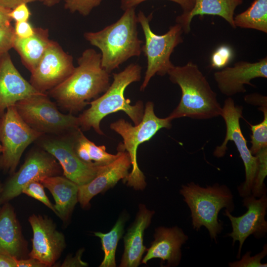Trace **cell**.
I'll use <instances>...</instances> for the list:
<instances>
[{"instance_id":"cell-1","label":"cell","mask_w":267,"mask_h":267,"mask_svg":"<svg viewBox=\"0 0 267 267\" xmlns=\"http://www.w3.org/2000/svg\"><path fill=\"white\" fill-rule=\"evenodd\" d=\"M77 62L72 74L47 92L63 110L72 114L82 111L90 100L105 92L110 85V74L101 66L100 53L86 49Z\"/></svg>"},{"instance_id":"cell-2","label":"cell","mask_w":267,"mask_h":267,"mask_svg":"<svg viewBox=\"0 0 267 267\" xmlns=\"http://www.w3.org/2000/svg\"><path fill=\"white\" fill-rule=\"evenodd\" d=\"M167 74L181 91L178 104L168 116L170 119L188 117L205 120L221 116L222 107L217 93L196 64L189 61L183 66L174 65Z\"/></svg>"},{"instance_id":"cell-3","label":"cell","mask_w":267,"mask_h":267,"mask_svg":"<svg viewBox=\"0 0 267 267\" xmlns=\"http://www.w3.org/2000/svg\"><path fill=\"white\" fill-rule=\"evenodd\" d=\"M141 67L138 64L132 63L123 71L113 74V81L107 90L99 97L90 102V107L78 117L79 127L82 131L91 128L100 135H104L100 128L101 120L107 115L122 111L134 122V125L141 121L144 107L141 100L134 105L124 96L125 91L131 84L139 82L141 79Z\"/></svg>"},{"instance_id":"cell-4","label":"cell","mask_w":267,"mask_h":267,"mask_svg":"<svg viewBox=\"0 0 267 267\" xmlns=\"http://www.w3.org/2000/svg\"><path fill=\"white\" fill-rule=\"evenodd\" d=\"M135 8L126 9L117 21L103 29L84 34L88 42L100 50L101 66L109 74L129 58L139 56L142 51Z\"/></svg>"},{"instance_id":"cell-5","label":"cell","mask_w":267,"mask_h":267,"mask_svg":"<svg viewBox=\"0 0 267 267\" xmlns=\"http://www.w3.org/2000/svg\"><path fill=\"white\" fill-rule=\"evenodd\" d=\"M179 192L190 210L193 229L198 231L205 227L211 238L217 242V236L223 229L218 220L219 212L225 208L231 213L234 209L230 189L218 183L204 187L191 182L182 185Z\"/></svg>"},{"instance_id":"cell-6","label":"cell","mask_w":267,"mask_h":267,"mask_svg":"<svg viewBox=\"0 0 267 267\" xmlns=\"http://www.w3.org/2000/svg\"><path fill=\"white\" fill-rule=\"evenodd\" d=\"M171 122L168 117L165 118L157 117L154 112L153 102L148 101L144 109L142 119L137 125L133 126L124 119H120L110 124V129L123 138V143L119 146L126 150L130 156L132 169L123 180L128 186L136 190H142L145 188V177L140 170L137 161L138 147L149 140L161 129H171Z\"/></svg>"},{"instance_id":"cell-7","label":"cell","mask_w":267,"mask_h":267,"mask_svg":"<svg viewBox=\"0 0 267 267\" xmlns=\"http://www.w3.org/2000/svg\"><path fill=\"white\" fill-rule=\"evenodd\" d=\"M137 15V22L142 28L145 38V44L141 51L146 57L147 66L140 90L143 91L151 79L155 75L164 76L174 65L170 60L174 49L183 42L181 26L176 23L170 27L165 34L159 35L151 29L150 21L152 18L150 14L146 16L142 11Z\"/></svg>"},{"instance_id":"cell-8","label":"cell","mask_w":267,"mask_h":267,"mask_svg":"<svg viewBox=\"0 0 267 267\" xmlns=\"http://www.w3.org/2000/svg\"><path fill=\"white\" fill-rule=\"evenodd\" d=\"M14 106L24 122L43 135H61L80 128L78 117L61 113L46 93L19 100Z\"/></svg>"},{"instance_id":"cell-9","label":"cell","mask_w":267,"mask_h":267,"mask_svg":"<svg viewBox=\"0 0 267 267\" xmlns=\"http://www.w3.org/2000/svg\"><path fill=\"white\" fill-rule=\"evenodd\" d=\"M44 135L27 124L15 106L7 108L0 117V170L12 174L27 147Z\"/></svg>"},{"instance_id":"cell-10","label":"cell","mask_w":267,"mask_h":267,"mask_svg":"<svg viewBox=\"0 0 267 267\" xmlns=\"http://www.w3.org/2000/svg\"><path fill=\"white\" fill-rule=\"evenodd\" d=\"M243 107L236 105L232 98L228 97L224 102L221 116L226 126V134L223 142L215 148L213 155L217 158L224 156L227 149L228 141H232L239 153L243 162L245 171V180L237 187L239 195L244 197L251 194V189L259 166L257 157L253 155L247 146L240 125L242 118Z\"/></svg>"},{"instance_id":"cell-11","label":"cell","mask_w":267,"mask_h":267,"mask_svg":"<svg viewBox=\"0 0 267 267\" xmlns=\"http://www.w3.org/2000/svg\"><path fill=\"white\" fill-rule=\"evenodd\" d=\"M78 129L61 135L47 137H44L43 135L40 137L39 145L58 162L64 177L78 185H82L93 179L102 166L87 164L77 155L74 148V140Z\"/></svg>"},{"instance_id":"cell-12","label":"cell","mask_w":267,"mask_h":267,"mask_svg":"<svg viewBox=\"0 0 267 267\" xmlns=\"http://www.w3.org/2000/svg\"><path fill=\"white\" fill-rule=\"evenodd\" d=\"M60 164L50 154L42 149L32 150L19 170L3 184L1 195L2 203L18 196L29 183L57 176Z\"/></svg>"},{"instance_id":"cell-13","label":"cell","mask_w":267,"mask_h":267,"mask_svg":"<svg viewBox=\"0 0 267 267\" xmlns=\"http://www.w3.org/2000/svg\"><path fill=\"white\" fill-rule=\"evenodd\" d=\"M75 67L72 55L56 42L51 40L39 62L31 72L30 83L39 92L46 93L67 79Z\"/></svg>"},{"instance_id":"cell-14","label":"cell","mask_w":267,"mask_h":267,"mask_svg":"<svg viewBox=\"0 0 267 267\" xmlns=\"http://www.w3.org/2000/svg\"><path fill=\"white\" fill-rule=\"evenodd\" d=\"M243 198V205L247 209L245 213L235 217L227 209L224 210V213L231 222L232 230L228 236L232 238V245L236 241L239 242L237 259L240 258L243 244L248 236L253 235L260 239L264 237L267 232V222L265 219L267 210L266 194L259 198L252 194Z\"/></svg>"},{"instance_id":"cell-15","label":"cell","mask_w":267,"mask_h":267,"mask_svg":"<svg viewBox=\"0 0 267 267\" xmlns=\"http://www.w3.org/2000/svg\"><path fill=\"white\" fill-rule=\"evenodd\" d=\"M29 222L33 235L29 256L38 260L46 267L53 265L66 247L64 235L46 217L33 214Z\"/></svg>"},{"instance_id":"cell-16","label":"cell","mask_w":267,"mask_h":267,"mask_svg":"<svg viewBox=\"0 0 267 267\" xmlns=\"http://www.w3.org/2000/svg\"><path fill=\"white\" fill-rule=\"evenodd\" d=\"M214 78L220 92L231 96L246 91L245 85L256 86L251 81L258 78H267V57L255 62L239 61L233 67H225L214 74Z\"/></svg>"},{"instance_id":"cell-17","label":"cell","mask_w":267,"mask_h":267,"mask_svg":"<svg viewBox=\"0 0 267 267\" xmlns=\"http://www.w3.org/2000/svg\"><path fill=\"white\" fill-rule=\"evenodd\" d=\"M119 156L110 164L102 166L96 177L89 182L79 185L78 200L83 208L89 205L90 200L97 194L113 187L128 176L132 166L130 156L119 146Z\"/></svg>"},{"instance_id":"cell-18","label":"cell","mask_w":267,"mask_h":267,"mask_svg":"<svg viewBox=\"0 0 267 267\" xmlns=\"http://www.w3.org/2000/svg\"><path fill=\"white\" fill-rule=\"evenodd\" d=\"M40 93L20 74L9 52L0 56V117L19 100Z\"/></svg>"},{"instance_id":"cell-19","label":"cell","mask_w":267,"mask_h":267,"mask_svg":"<svg viewBox=\"0 0 267 267\" xmlns=\"http://www.w3.org/2000/svg\"><path fill=\"white\" fill-rule=\"evenodd\" d=\"M154 237L141 263L146 264L152 259L159 258L167 262V267L178 266L181 260V248L188 240V236L177 226H159L155 229Z\"/></svg>"},{"instance_id":"cell-20","label":"cell","mask_w":267,"mask_h":267,"mask_svg":"<svg viewBox=\"0 0 267 267\" xmlns=\"http://www.w3.org/2000/svg\"><path fill=\"white\" fill-rule=\"evenodd\" d=\"M154 211L140 204L135 219L124 237V251L119 267H137L146 251L143 244L145 230L150 225Z\"/></svg>"},{"instance_id":"cell-21","label":"cell","mask_w":267,"mask_h":267,"mask_svg":"<svg viewBox=\"0 0 267 267\" xmlns=\"http://www.w3.org/2000/svg\"><path fill=\"white\" fill-rule=\"evenodd\" d=\"M26 247L13 208L6 202L0 211V254L21 259Z\"/></svg>"},{"instance_id":"cell-22","label":"cell","mask_w":267,"mask_h":267,"mask_svg":"<svg viewBox=\"0 0 267 267\" xmlns=\"http://www.w3.org/2000/svg\"><path fill=\"white\" fill-rule=\"evenodd\" d=\"M243 2V0H195L193 7L190 11L182 12L176 17V23L181 26L183 33L187 34L191 30V21L195 16L212 15L222 18L235 29L234 12Z\"/></svg>"},{"instance_id":"cell-23","label":"cell","mask_w":267,"mask_h":267,"mask_svg":"<svg viewBox=\"0 0 267 267\" xmlns=\"http://www.w3.org/2000/svg\"><path fill=\"white\" fill-rule=\"evenodd\" d=\"M40 182L52 195L56 214L64 221H67L78 202L79 185L65 177L59 176L45 178Z\"/></svg>"},{"instance_id":"cell-24","label":"cell","mask_w":267,"mask_h":267,"mask_svg":"<svg viewBox=\"0 0 267 267\" xmlns=\"http://www.w3.org/2000/svg\"><path fill=\"white\" fill-rule=\"evenodd\" d=\"M51 40L47 29L35 28L34 34L27 38L15 36L13 48L20 56L22 62L31 72L43 56Z\"/></svg>"},{"instance_id":"cell-25","label":"cell","mask_w":267,"mask_h":267,"mask_svg":"<svg viewBox=\"0 0 267 267\" xmlns=\"http://www.w3.org/2000/svg\"><path fill=\"white\" fill-rule=\"evenodd\" d=\"M74 148L78 157L84 162L96 166L108 165L120 155L118 150L116 154L107 152L104 145H97L83 134L79 128L75 132Z\"/></svg>"},{"instance_id":"cell-26","label":"cell","mask_w":267,"mask_h":267,"mask_svg":"<svg viewBox=\"0 0 267 267\" xmlns=\"http://www.w3.org/2000/svg\"><path fill=\"white\" fill-rule=\"evenodd\" d=\"M236 27L267 33V0H254L243 12L234 16Z\"/></svg>"},{"instance_id":"cell-27","label":"cell","mask_w":267,"mask_h":267,"mask_svg":"<svg viewBox=\"0 0 267 267\" xmlns=\"http://www.w3.org/2000/svg\"><path fill=\"white\" fill-rule=\"evenodd\" d=\"M126 217L121 216L110 231L107 233L94 232L95 236L100 239L104 259L100 267H115V254L119 240L124 232Z\"/></svg>"},{"instance_id":"cell-28","label":"cell","mask_w":267,"mask_h":267,"mask_svg":"<svg viewBox=\"0 0 267 267\" xmlns=\"http://www.w3.org/2000/svg\"><path fill=\"white\" fill-rule=\"evenodd\" d=\"M257 106H259L258 109L263 112L264 119L258 124H249L252 132L250 150L254 156L262 150L267 148V98L261 100Z\"/></svg>"},{"instance_id":"cell-29","label":"cell","mask_w":267,"mask_h":267,"mask_svg":"<svg viewBox=\"0 0 267 267\" xmlns=\"http://www.w3.org/2000/svg\"><path fill=\"white\" fill-rule=\"evenodd\" d=\"M255 156L259 160L258 169L251 189V194L259 198L267 193L264 180L267 175V148L259 152Z\"/></svg>"},{"instance_id":"cell-30","label":"cell","mask_w":267,"mask_h":267,"mask_svg":"<svg viewBox=\"0 0 267 267\" xmlns=\"http://www.w3.org/2000/svg\"><path fill=\"white\" fill-rule=\"evenodd\" d=\"M102 0H64V7L72 13L78 12L86 16L99 5Z\"/></svg>"},{"instance_id":"cell-31","label":"cell","mask_w":267,"mask_h":267,"mask_svg":"<svg viewBox=\"0 0 267 267\" xmlns=\"http://www.w3.org/2000/svg\"><path fill=\"white\" fill-rule=\"evenodd\" d=\"M267 254V245L265 244L263 250L253 257H251V252H247L239 261L230 262V267H267V263H262L261 260Z\"/></svg>"},{"instance_id":"cell-32","label":"cell","mask_w":267,"mask_h":267,"mask_svg":"<svg viewBox=\"0 0 267 267\" xmlns=\"http://www.w3.org/2000/svg\"><path fill=\"white\" fill-rule=\"evenodd\" d=\"M22 193L40 201L56 214L54 206L48 199L44 190V186L40 181L29 183L23 189Z\"/></svg>"},{"instance_id":"cell-33","label":"cell","mask_w":267,"mask_h":267,"mask_svg":"<svg viewBox=\"0 0 267 267\" xmlns=\"http://www.w3.org/2000/svg\"><path fill=\"white\" fill-rule=\"evenodd\" d=\"M233 52L231 48L227 45H222L213 53L211 58V66L213 68L221 69L224 68L233 58Z\"/></svg>"},{"instance_id":"cell-34","label":"cell","mask_w":267,"mask_h":267,"mask_svg":"<svg viewBox=\"0 0 267 267\" xmlns=\"http://www.w3.org/2000/svg\"><path fill=\"white\" fill-rule=\"evenodd\" d=\"M15 36L14 27L11 24L0 26V56L13 48Z\"/></svg>"},{"instance_id":"cell-35","label":"cell","mask_w":267,"mask_h":267,"mask_svg":"<svg viewBox=\"0 0 267 267\" xmlns=\"http://www.w3.org/2000/svg\"><path fill=\"white\" fill-rule=\"evenodd\" d=\"M148 0H121V7L125 10L131 7L135 6L140 3ZM177 3L181 7L182 12L190 11L193 7L195 0H167Z\"/></svg>"},{"instance_id":"cell-36","label":"cell","mask_w":267,"mask_h":267,"mask_svg":"<svg viewBox=\"0 0 267 267\" xmlns=\"http://www.w3.org/2000/svg\"><path fill=\"white\" fill-rule=\"evenodd\" d=\"M31 13L27 4L22 3L11 9L9 13L10 18L15 22L28 21Z\"/></svg>"},{"instance_id":"cell-37","label":"cell","mask_w":267,"mask_h":267,"mask_svg":"<svg viewBox=\"0 0 267 267\" xmlns=\"http://www.w3.org/2000/svg\"><path fill=\"white\" fill-rule=\"evenodd\" d=\"M14 30L15 36L19 38L30 37L35 32V28L28 21L15 22Z\"/></svg>"},{"instance_id":"cell-38","label":"cell","mask_w":267,"mask_h":267,"mask_svg":"<svg viewBox=\"0 0 267 267\" xmlns=\"http://www.w3.org/2000/svg\"><path fill=\"white\" fill-rule=\"evenodd\" d=\"M84 249H80L74 257L67 256L61 267H87L88 264L81 260Z\"/></svg>"},{"instance_id":"cell-39","label":"cell","mask_w":267,"mask_h":267,"mask_svg":"<svg viewBox=\"0 0 267 267\" xmlns=\"http://www.w3.org/2000/svg\"><path fill=\"white\" fill-rule=\"evenodd\" d=\"M44 264L38 260L30 257L29 259H21L17 260V267H44Z\"/></svg>"},{"instance_id":"cell-40","label":"cell","mask_w":267,"mask_h":267,"mask_svg":"<svg viewBox=\"0 0 267 267\" xmlns=\"http://www.w3.org/2000/svg\"><path fill=\"white\" fill-rule=\"evenodd\" d=\"M36 1L43 2L44 0H0V5L9 9H12L21 4H27Z\"/></svg>"},{"instance_id":"cell-41","label":"cell","mask_w":267,"mask_h":267,"mask_svg":"<svg viewBox=\"0 0 267 267\" xmlns=\"http://www.w3.org/2000/svg\"><path fill=\"white\" fill-rule=\"evenodd\" d=\"M16 258L4 254H0V267H17Z\"/></svg>"},{"instance_id":"cell-42","label":"cell","mask_w":267,"mask_h":267,"mask_svg":"<svg viewBox=\"0 0 267 267\" xmlns=\"http://www.w3.org/2000/svg\"><path fill=\"white\" fill-rule=\"evenodd\" d=\"M11 10L0 5V26L11 24L12 19L9 16Z\"/></svg>"},{"instance_id":"cell-43","label":"cell","mask_w":267,"mask_h":267,"mask_svg":"<svg viewBox=\"0 0 267 267\" xmlns=\"http://www.w3.org/2000/svg\"><path fill=\"white\" fill-rule=\"evenodd\" d=\"M60 0H44V4L48 7H51L55 5L59 2Z\"/></svg>"},{"instance_id":"cell-44","label":"cell","mask_w":267,"mask_h":267,"mask_svg":"<svg viewBox=\"0 0 267 267\" xmlns=\"http://www.w3.org/2000/svg\"><path fill=\"white\" fill-rule=\"evenodd\" d=\"M3 187V184L0 181V211L1 209V204H2V202H1V195L2 192Z\"/></svg>"},{"instance_id":"cell-45","label":"cell","mask_w":267,"mask_h":267,"mask_svg":"<svg viewBox=\"0 0 267 267\" xmlns=\"http://www.w3.org/2000/svg\"><path fill=\"white\" fill-rule=\"evenodd\" d=\"M2 151V147L1 144H0V154H1Z\"/></svg>"}]
</instances>
